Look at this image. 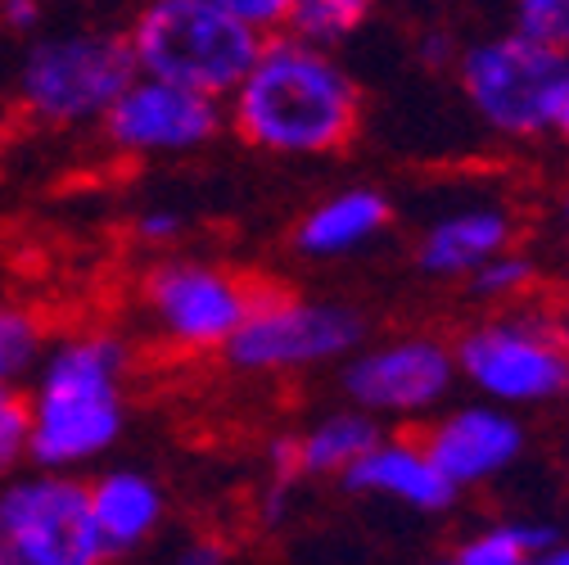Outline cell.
<instances>
[{
	"label": "cell",
	"instance_id": "8fae6325",
	"mask_svg": "<svg viewBox=\"0 0 569 565\" xmlns=\"http://www.w3.org/2000/svg\"><path fill=\"white\" fill-rule=\"evenodd\" d=\"M222 122H227V109L212 96L136 73L100 127L118 155L177 159V155L203 150L208 140L222 131Z\"/></svg>",
	"mask_w": 569,
	"mask_h": 565
},
{
	"label": "cell",
	"instance_id": "4dcf8cb0",
	"mask_svg": "<svg viewBox=\"0 0 569 565\" xmlns=\"http://www.w3.org/2000/svg\"><path fill=\"white\" fill-rule=\"evenodd\" d=\"M0 565H6V561H0Z\"/></svg>",
	"mask_w": 569,
	"mask_h": 565
},
{
	"label": "cell",
	"instance_id": "ac0fdd59",
	"mask_svg": "<svg viewBox=\"0 0 569 565\" xmlns=\"http://www.w3.org/2000/svg\"><path fill=\"white\" fill-rule=\"evenodd\" d=\"M556 538H560V529L547 525V521H520V516H511V521H488V525L470 529V534L457 543L452 561H457V565H529V561L542 556Z\"/></svg>",
	"mask_w": 569,
	"mask_h": 565
},
{
	"label": "cell",
	"instance_id": "f546056e",
	"mask_svg": "<svg viewBox=\"0 0 569 565\" xmlns=\"http://www.w3.org/2000/svg\"><path fill=\"white\" fill-rule=\"evenodd\" d=\"M430 565H457V561H430Z\"/></svg>",
	"mask_w": 569,
	"mask_h": 565
},
{
	"label": "cell",
	"instance_id": "484cf974",
	"mask_svg": "<svg viewBox=\"0 0 569 565\" xmlns=\"http://www.w3.org/2000/svg\"><path fill=\"white\" fill-rule=\"evenodd\" d=\"M37 23H41V0H0V28L37 32Z\"/></svg>",
	"mask_w": 569,
	"mask_h": 565
},
{
	"label": "cell",
	"instance_id": "d4e9b609",
	"mask_svg": "<svg viewBox=\"0 0 569 565\" xmlns=\"http://www.w3.org/2000/svg\"><path fill=\"white\" fill-rule=\"evenodd\" d=\"M177 565H231V543L218 534H199V538L181 543Z\"/></svg>",
	"mask_w": 569,
	"mask_h": 565
},
{
	"label": "cell",
	"instance_id": "9c48e42d",
	"mask_svg": "<svg viewBox=\"0 0 569 565\" xmlns=\"http://www.w3.org/2000/svg\"><path fill=\"white\" fill-rule=\"evenodd\" d=\"M140 299H146L150 326L163 344L181 353H222L231 335L244 326L258 299V286H249L244 276L227 267L168 258L150 267Z\"/></svg>",
	"mask_w": 569,
	"mask_h": 565
},
{
	"label": "cell",
	"instance_id": "30bf717a",
	"mask_svg": "<svg viewBox=\"0 0 569 565\" xmlns=\"http://www.w3.org/2000/svg\"><path fill=\"white\" fill-rule=\"evenodd\" d=\"M457 353L435 335H398L343 358V398L367 416L385 420H420L435 416L457 389Z\"/></svg>",
	"mask_w": 569,
	"mask_h": 565
},
{
	"label": "cell",
	"instance_id": "44dd1931",
	"mask_svg": "<svg viewBox=\"0 0 569 565\" xmlns=\"http://www.w3.org/2000/svg\"><path fill=\"white\" fill-rule=\"evenodd\" d=\"M28 462V394L19 385H0V484L19 475Z\"/></svg>",
	"mask_w": 569,
	"mask_h": 565
},
{
	"label": "cell",
	"instance_id": "8992f818",
	"mask_svg": "<svg viewBox=\"0 0 569 565\" xmlns=\"http://www.w3.org/2000/svg\"><path fill=\"white\" fill-rule=\"evenodd\" d=\"M457 78L483 127L511 140H533L551 131V113L569 78V54L547 50L511 28L466 46L457 54Z\"/></svg>",
	"mask_w": 569,
	"mask_h": 565
},
{
	"label": "cell",
	"instance_id": "52a82bcc",
	"mask_svg": "<svg viewBox=\"0 0 569 565\" xmlns=\"http://www.w3.org/2000/svg\"><path fill=\"white\" fill-rule=\"evenodd\" d=\"M362 335L367 321L348 304L258 290L244 326L231 335L222 358L249 376H290L352 358L362 348Z\"/></svg>",
	"mask_w": 569,
	"mask_h": 565
},
{
	"label": "cell",
	"instance_id": "6da1fadb",
	"mask_svg": "<svg viewBox=\"0 0 569 565\" xmlns=\"http://www.w3.org/2000/svg\"><path fill=\"white\" fill-rule=\"evenodd\" d=\"M227 122L249 150L326 159L358 136L362 91L330 50L284 32L262 41L253 68L227 96Z\"/></svg>",
	"mask_w": 569,
	"mask_h": 565
},
{
	"label": "cell",
	"instance_id": "ffe728a7",
	"mask_svg": "<svg viewBox=\"0 0 569 565\" xmlns=\"http://www.w3.org/2000/svg\"><path fill=\"white\" fill-rule=\"evenodd\" d=\"M470 295L475 299H483V304H520L529 290H533V280H538V267L525 258V254H516V249H507V254H492L483 267H475L470 276Z\"/></svg>",
	"mask_w": 569,
	"mask_h": 565
},
{
	"label": "cell",
	"instance_id": "83f0119b",
	"mask_svg": "<svg viewBox=\"0 0 569 565\" xmlns=\"http://www.w3.org/2000/svg\"><path fill=\"white\" fill-rule=\"evenodd\" d=\"M529 565H569V538L560 534V538H556V543H551L542 556H533Z\"/></svg>",
	"mask_w": 569,
	"mask_h": 565
},
{
	"label": "cell",
	"instance_id": "3957f363",
	"mask_svg": "<svg viewBox=\"0 0 569 565\" xmlns=\"http://www.w3.org/2000/svg\"><path fill=\"white\" fill-rule=\"evenodd\" d=\"M122 37L136 73L203 91L212 100H227L240 87L267 41L218 0H140Z\"/></svg>",
	"mask_w": 569,
	"mask_h": 565
},
{
	"label": "cell",
	"instance_id": "e0dca14e",
	"mask_svg": "<svg viewBox=\"0 0 569 565\" xmlns=\"http://www.w3.org/2000/svg\"><path fill=\"white\" fill-rule=\"evenodd\" d=\"M389 218H393V208L380 190L352 186V190H339L308 208L295 227V245L308 258H343L352 249L371 245L389 227Z\"/></svg>",
	"mask_w": 569,
	"mask_h": 565
},
{
	"label": "cell",
	"instance_id": "f1b7e54d",
	"mask_svg": "<svg viewBox=\"0 0 569 565\" xmlns=\"http://www.w3.org/2000/svg\"><path fill=\"white\" fill-rule=\"evenodd\" d=\"M560 218H565V227H569V195H565V204H560Z\"/></svg>",
	"mask_w": 569,
	"mask_h": 565
},
{
	"label": "cell",
	"instance_id": "cb8c5ba5",
	"mask_svg": "<svg viewBox=\"0 0 569 565\" xmlns=\"http://www.w3.org/2000/svg\"><path fill=\"white\" fill-rule=\"evenodd\" d=\"M181 231H186V218L177 214V208H146V214L136 218V236L146 240V245H154V249L177 245Z\"/></svg>",
	"mask_w": 569,
	"mask_h": 565
},
{
	"label": "cell",
	"instance_id": "ba28073f",
	"mask_svg": "<svg viewBox=\"0 0 569 565\" xmlns=\"http://www.w3.org/2000/svg\"><path fill=\"white\" fill-rule=\"evenodd\" d=\"M0 561L6 565H104L91 488L73 470H32L0 484Z\"/></svg>",
	"mask_w": 569,
	"mask_h": 565
},
{
	"label": "cell",
	"instance_id": "603a6c76",
	"mask_svg": "<svg viewBox=\"0 0 569 565\" xmlns=\"http://www.w3.org/2000/svg\"><path fill=\"white\" fill-rule=\"evenodd\" d=\"M222 10H231L240 23H249L253 32H284L295 19V6L299 0H218Z\"/></svg>",
	"mask_w": 569,
	"mask_h": 565
},
{
	"label": "cell",
	"instance_id": "5bb4252c",
	"mask_svg": "<svg viewBox=\"0 0 569 565\" xmlns=\"http://www.w3.org/2000/svg\"><path fill=\"white\" fill-rule=\"evenodd\" d=\"M380 435H385V426L376 416H367L358 407H339V412L317 416L312 426H303L295 435L271 439L267 462H271L276 479H343Z\"/></svg>",
	"mask_w": 569,
	"mask_h": 565
},
{
	"label": "cell",
	"instance_id": "4fadbf2b",
	"mask_svg": "<svg viewBox=\"0 0 569 565\" xmlns=\"http://www.w3.org/2000/svg\"><path fill=\"white\" fill-rule=\"evenodd\" d=\"M343 484L352 493L389 498L416 516H439L461 498V493L443 479V470L435 466V457L425 453V444L407 439V435H380L362 453V462L343 475Z\"/></svg>",
	"mask_w": 569,
	"mask_h": 565
},
{
	"label": "cell",
	"instance_id": "d6986e66",
	"mask_svg": "<svg viewBox=\"0 0 569 565\" xmlns=\"http://www.w3.org/2000/svg\"><path fill=\"white\" fill-rule=\"evenodd\" d=\"M371 10H376V0H299L295 19H290L284 32L308 41V46L335 50L339 41H348L371 19Z\"/></svg>",
	"mask_w": 569,
	"mask_h": 565
},
{
	"label": "cell",
	"instance_id": "9a60e30c",
	"mask_svg": "<svg viewBox=\"0 0 569 565\" xmlns=\"http://www.w3.org/2000/svg\"><path fill=\"white\" fill-rule=\"evenodd\" d=\"M516 245V218L497 204H470L457 214H443L420 231L416 262L425 276L439 280H466L475 267H483L492 254H507Z\"/></svg>",
	"mask_w": 569,
	"mask_h": 565
},
{
	"label": "cell",
	"instance_id": "7a4b0ae2",
	"mask_svg": "<svg viewBox=\"0 0 569 565\" xmlns=\"http://www.w3.org/2000/svg\"><path fill=\"white\" fill-rule=\"evenodd\" d=\"M131 353L113 330H78L46 348L28 389V462L78 470L100 462L127 426Z\"/></svg>",
	"mask_w": 569,
	"mask_h": 565
},
{
	"label": "cell",
	"instance_id": "7c38bea8",
	"mask_svg": "<svg viewBox=\"0 0 569 565\" xmlns=\"http://www.w3.org/2000/svg\"><path fill=\"white\" fill-rule=\"evenodd\" d=\"M420 444L443 470V479L457 493H466V488H483L492 479H502L525 457V426L511 407L479 398V403L439 412L430 420V430L420 435Z\"/></svg>",
	"mask_w": 569,
	"mask_h": 565
},
{
	"label": "cell",
	"instance_id": "4316f807",
	"mask_svg": "<svg viewBox=\"0 0 569 565\" xmlns=\"http://www.w3.org/2000/svg\"><path fill=\"white\" fill-rule=\"evenodd\" d=\"M551 136H560L569 146V78L560 87V100H556V113H551Z\"/></svg>",
	"mask_w": 569,
	"mask_h": 565
},
{
	"label": "cell",
	"instance_id": "2e32d148",
	"mask_svg": "<svg viewBox=\"0 0 569 565\" xmlns=\"http://www.w3.org/2000/svg\"><path fill=\"white\" fill-rule=\"evenodd\" d=\"M87 488H91L96 529L109 556H122V552H136L140 543H150L168 516V498L150 470L118 466V470L96 475Z\"/></svg>",
	"mask_w": 569,
	"mask_h": 565
},
{
	"label": "cell",
	"instance_id": "7402d4cb",
	"mask_svg": "<svg viewBox=\"0 0 569 565\" xmlns=\"http://www.w3.org/2000/svg\"><path fill=\"white\" fill-rule=\"evenodd\" d=\"M516 32L569 54V0H516Z\"/></svg>",
	"mask_w": 569,
	"mask_h": 565
},
{
	"label": "cell",
	"instance_id": "5b68a950",
	"mask_svg": "<svg viewBox=\"0 0 569 565\" xmlns=\"http://www.w3.org/2000/svg\"><path fill=\"white\" fill-rule=\"evenodd\" d=\"M136 78L122 32H50L19 59L14 96L41 127H91L104 122L113 100Z\"/></svg>",
	"mask_w": 569,
	"mask_h": 565
},
{
	"label": "cell",
	"instance_id": "277c9868",
	"mask_svg": "<svg viewBox=\"0 0 569 565\" xmlns=\"http://www.w3.org/2000/svg\"><path fill=\"white\" fill-rule=\"evenodd\" d=\"M457 376L497 407H542L569 394V321L542 308H502L457 344Z\"/></svg>",
	"mask_w": 569,
	"mask_h": 565
}]
</instances>
